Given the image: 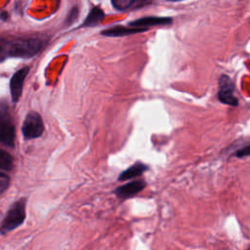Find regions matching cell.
Instances as JSON below:
<instances>
[{
    "label": "cell",
    "mask_w": 250,
    "mask_h": 250,
    "mask_svg": "<svg viewBox=\"0 0 250 250\" xmlns=\"http://www.w3.org/2000/svg\"><path fill=\"white\" fill-rule=\"evenodd\" d=\"M0 143L13 147L15 145V127L8 108L0 105Z\"/></svg>",
    "instance_id": "3"
},
{
    "label": "cell",
    "mask_w": 250,
    "mask_h": 250,
    "mask_svg": "<svg viewBox=\"0 0 250 250\" xmlns=\"http://www.w3.org/2000/svg\"><path fill=\"white\" fill-rule=\"evenodd\" d=\"M22 135L24 139H35L42 135L44 131V124L40 114L35 111H30L22 123Z\"/></svg>",
    "instance_id": "5"
},
{
    "label": "cell",
    "mask_w": 250,
    "mask_h": 250,
    "mask_svg": "<svg viewBox=\"0 0 250 250\" xmlns=\"http://www.w3.org/2000/svg\"><path fill=\"white\" fill-rule=\"evenodd\" d=\"M9 183H10L9 176L3 172H0V193H2L7 189Z\"/></svg>",
    "instance_id": "15"
},
{
    "label": "cell",
    "mask_w": 250,
    "mask_h": 250,
    "mask_svg": "<svg viewBox=\"0 0 250 250\" xmlns=\"http://www.w3.org/2000/svg\"><path fill=\"white\" fill-rule=\"evenodd\" d=\"M41 46V42L35 38L15 40L8 44V55L13 58L28 59L35 56Z\"/></svg>",
    "instance_id": "1"
},
{
    "label": "cell",
    "mask_w": 250,
    "mask_h": 250,
    "mask_svg": "<svg viewBox=\"0 0 250 250\" xmlns=\"http://www.w3.org/2000/svg\"><path fill=\"white\" fill-rule=\"evenodd\" d=\"M170 1H180V0H170Z\"/></svg>",
    "instance_id": "18"
},
{
    "label": "cell",
    "mask_w": 250,
    "mask_h": 250,
    "mask_svg": "<svg viewBox=\"0 0 250 250\" xmlns=\"http://www.w3.org/2000/svg\"><path fill=\"white\" fill-rule=\"evenodd\" d=\"M249 249H250V247H249Z\"/></svg>",
    "instance_id": "19"
},
{
    "label": "cell",
    "mask_w": 250,
    "mask_h": 250,
    "mask_svg": "<svg viewBox=\"0 0 250 250\" xmlns=\"http://www.w3.org/2000/svg\"><path fill=\"white\" fill-rule=\"evenodd\" d=\"M172 22V20L170 18H157V17H148V18H144L140 19L134 21H131L129 23L130 26L132 27H144V28H148L149 26H154V25H164V24H169Z\"/></svg>",
    "instance_id": "9"
},
{
    "label": "cell",
    "mask_w": 250,
    "mask_h": 250,
    "mask_svg": "<svg viewBox=\"0 0 250 250\" xmlns=\"http://www.w3.org/2000/svg\"><path fill=\"white\" fill-rule=\"evenodd\" d=\"M8 44L9 41L0 39V62L5 61L9 55H8Z\"/></svg>",
    "instance_id": "14"
},
{
    "label": "cell",
    "mask_w": 250,
    "mask_h": 250,
    "mask_svg": "<svg viewBox=\"0 0 250 250\" xmlns=\"http://www.w3.org/2000/svg\"><path fill=\"white\" fill-rule=\"evenodd\" d=\"M234 154L237 158H243V157H246V156H250V144L241 147L240 149L236 150Z\"/></svg>",
    "instance_id": "16"
},
{
    "label": "cell",
    "mask_w": 250,
    "mask_h": 250,
    "mask_svg": "<svg viewBox=\"0 0 250 250\" xmlns=\"http://www.w3.org/2000/svg\"><path fill=\"white\" fill-rule=\"evenodd\" d=\"M135 1L136 0H111L113 7L119 11L128 9Z\"/></svg>",
    "instance_id": "13"
},
{
    "label": "cell",
    "mask_w": 250,
    "mask_h": 250,
    "mask_svg": "<svg viewBox=\"0 0 250 250\" xmlns=\"http://www.w3.org/2000/svg\"><path fill=\"white\" fill-rule=\"evenodd\" d=\"M217 97L218 100L224 104L231 106L238 105V99L234 96V83L229 75L222 74L220 76Z\"/></svg>",
    "instance_id": "4"
},
{
    "label": "cell",
    "mask_w": 250,
    "mask_h": 250,
    "mask_svg": "<svg viewBox=\"0 0 250 250\" xmlns=\"http://www.w3.org/2000/svg\"><path fill=\"white\" fill-rule=\"evenodd\" d=\"M148 28L144 27H124V26H113L110 28H107L105 30L102 31V34L104 36H110V37H120L125 35H130L134 33H139L143 31H146Z\"/></svg>",
    "instance_id": "10"
},
{
    "label": "cell",
    "mask_w": 250,
    "mask_h": 250,
    "mask_svg": "<svg viewBox=\"0 0 250 250\" xmlns=\"http://www.w3.org/2000/svg\"><path fill=\"white\" fill-rule=\"evenodd\" d=\"M104 18V13L100 8H94L86 18L83 26H94L97 25Z\"/></svg>",
    "instance_id": "11"
},
{
    "label": "cell",
    "mask_w": 250,
    "mask_h": 250,
    "mask_svg": "<svg viewBox=\"0 0 250 250\" xmlns=\"http://www.w3.org/2000/svg\"><path fill=\"white\" fill-rule=\"evenodd\" d=\"M146 187V183L144 180H135L125 185L119 186L114 189V194L120 199H128L136 196Z\"/></svg>",
    "instance_id": "6"
},
{
    "label": "cell",
    "mask_w": 250,
    "mask_h": 250,
    "mask_svg": "<svg viewBox=\"0 0 250 250\" xmlns=\"http://www.w3.org/2000/svg\"><path fill=\"white\" fill-rule=\"evenodd\" d=\"M25 218V199L21 198L15 202L8 211L1 225V233H6L21 226Z\"/></svg>",
    "instance_id": "2"
},
{
    "label": "cell",
    "mask_w": 250,
    "mask_h": 250,
    "mask_svg": "<svg viewBox=\"0 0 250 250\" xmlns=\"http://www.w3.org/2000/svg\"><path fill=\"white\" fill-rule=\"evenodd\" d=\"M148 169H149V167H148L147 164H146V163H144L142 161H136L132 166H130L129 168H127L124 171H122L119 174L117 180L119 182H121V181L135 179L137 177L142 176Z\"/></svg>",
    "instance_id": "8"
},
{
    "label": "cell",
    "mask_w": 250,
    "mask_h": 250,
    "mask_svg": "<svg viewBox=\"0 0 250 250\" xmlns=\"http://www.w3.org/2000/svg\"><path fill=\"white\" fill-rule=\"evenodd\" d=\"M0 17L2 18V20H6V18H7V14H6L5 12H3V13L0 15Z\"/></svg>",
    "instance_id": "17"
},
{
    "label": "cell",
    "mask_w": 250,
    "mask_h": 250,
    "mask_svg": "<svg viewBox=\"0 0 250 250\" xmlns=\"http://www.w3.org/2000/svg\"><path fill=\"white\" fill-rule=\"evenodd\" d=\"M13 168V158L7 151L0 149V169L9 171Z\"/></svg>",
    "instance_id": "12"
},
{
    "label": "cell",
    "mask_w": 250,
    "mask_h": 250,
    "mask_svg": "<svg viewBox=\"0 0 250 250\" xmlns=\"http://www.w3.org/2000/svg\"><path fill=\"white\" fill-rule=\"evenodd\" d=\"M28 71H29L28 66L21 67L17 72H15L11 78V81H10L11 97H12L13 102H15V103H17L19 101V99L21 98V95L22 92L23 81H24Z\"/></svg>",
    "instance_id": "7"
}]
</instances>
